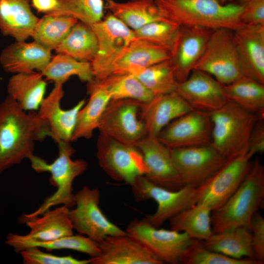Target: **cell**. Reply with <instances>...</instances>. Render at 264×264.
Segmentation results:
<instances>
[{"label": "cell", "instance_id": "obj_44", "mask_svg": "<svg viewBox=\"0 0 264 264\" xmlns=\"http://www.w3.org/2000/svg\"><path fill=\"white\" fill-rule=\"evenodd\" d=\"M243 24L264 25V0H242Z\"/></svg>", "mask_w": 264, "mask_h": 264}, {"label": "cell", "instance_id": "obj_16", "mask_svg": "<svg viewBox=\"0 0 264 264\" xmlns=\"http://www.w3.org/2000/svg\"><path fill=\"white\" fill-rule=\"evenodd\" d=\"M247 154L227 159L222 167L202 186L198 202L208 205L212 211L222 205L239 188L250 166Z\"/></svg>", "mask_w": 264, "mask_h": 264}, {"label": "cell", "instance_id": "obj_32", "mask_svg": "<svg viewBox=\"0 0 264 264\" xmlns=\"http://www.w3.org/2000/svg\"><path fill=\"white\" fill-rule=\"evenodd\" d=\"M211 212L208 205L198 202L171 218V229L185 232L192 239L205 241L213 233Z\"/></svg>", "mask_w": 264, "mask_h": 264}, {"label": "cell", "instance_id": "obj_29", "mask_svg": "<svg viewBox=\"0 0 264 264\" xmlns=\"http://www.w3.org/2000/svg\"><path fill=\"white\" fill-rule=\"evenodd\" d=\"M105 8L133 31L154 21L166 19L154 0H106Z\"/></svg>", "mask_w": 264, "mask_h": 264}, {"label": "cell", "instance_id": "obj_27", "mask_svg": "<svg viewBox=\"0 0 264 264\" xmlns=\"http://www.w3.org/2000/svg\"><path fill=\"white\" fill-rule=\"evenodd\" d=\"M46 85L41 72L14 74L8 82V95L23 110L36 111L44 98Z\"/></svg>", "mask_w": 264, "mask_h": 264}, {"label": "cell", "instance_id": "obj_2", "mask_svg": "<svg viewBox=\"0 0 264 264\" xmlns=\"http://www.w3.org/2000/svg\"><path fill=\"white\" fill-rule=\"evenodd\" d=\"M162 16L182 26L235 30L243 23L242 6L220 0H154Z\"/></svg>", "mask_w": 264, "mask_h": 264}, {"label": "cell", "instance_id": "obj_39", "mask_svg": "<svg viewBox=\"0 0 264 264\" xmlns=\"http://www.w3.org/2000/svg\"><path fill=\"white\" fill-rule=\"evenodd\" d=\"M181 26L167 19L154 21L134 30L135 37L162 47L171 55L176 46Z\"/></svg>", "mask_w": 264, "mask_h": 264}, {"label": "cell", "instance_id": "obj_36", "mask_svg": "<svg viewBox=\"0 0 264 264\" xmlns=\"http://www.w3.org/2000/svg\"><path fill=\"white\" fill-rule=\"evenodd\" d=\"M78 22L70 16L45 14L39 18L31 37L47 48L55 50Z\"/></svg>", "mask_w": 264, "mask_h": 264}, {"label": "cell", "instance_id": "obj_10", "mask_svg": "<svg viewBox=\"0 0 264 264\" xmlns=\"http://www.w3.org/2000/svg\"><path fill=\"white\" fill-rule=\"evenodd\" d=\"M126 232L163 264H180L194 240L185 232L154 227L145 218L132 220Z\"/></svg>", "mask_w": 264, "mask_h": 264}, {"label": "cell", "instance_id": "obj_48", "mask_svg": "<svg viewBox=\"0 0 264 264\" xmlns=\"http://www.w3.org/2000/svg\"><path fill=\"white\" fill-rule=\"evenodd\" d=\"M228 0H227V1H228Z\"/></svg>", "mask_w": 264, "mask_h": 264}, {"label": "cell", "instance_id": "obj_9", "mask_svg": "<svg viewBox=\"0 0 264 264\" xmlns=\"http://www.w3.org/2000/svg\"><path fill=\"white\" fill-rule=\"evenodd\" d=\"M100 166L112 179L131 185L147 172L142 155L137 147L100 133L97 142Z\"/></svg>", "mask_w": 264, "mask_h": 264}, {"label": "cell", "instance_id": "obj_8", "mask_svg": "<svg viewBox=\"0 0 264 264\" xmlns=\"http://www.w3.org/2000/svg\"><path fill=\"white\" fill-rule=\"evenodd\" d=\"M90 26L97 41V51L90 63L94 79L100 81L111 75L113 62L136 37L133 30L112 14Z\"/></svg>", "mask_w": 264, "mask_h": 264}, {"label": "cell", "instance_id": "obj_5", "mask_svg": "<svg viewBox=\"0 0 264 264\" xmlns=\"http://www.w3.org/2000/svg\"><path fill=\"white\" fill-rule=\"evenodd\" d=\"M247 111L228 100L210 112L212 124L211 145L227 159L247 154L250 135L260 115Z\"/></svg>", "mask_w": 264, "mask_h": 264}, {"label": "cell", "instance_id": "obj_40", "mask_svg": "<svg viewBox=\"0 0 264 264\" xmlns=\"http://www.w3.org/2000/svg\"><path fill=\"white\" fill-rule=\"evenodd\" d=\"M58 7L49 15L70 16L90 25L104 17L103 0H58Z\"/></svg>", "mask_w": 264, "mask_h": 264}, {"label": "cell", "instance_id": "obj_30", "mask_svg": "<svg viewBox=\"0 0 264 264\" xmlns=\"http://www.w3.org/2000/svg\"><path fill=\"white\" fill-rule=\"evenodd\" d=\"M203 244L208 249L233 258L256 259L252 246L250 230L247 226L212 233L203 241Z\"/></svg>", "mask_w": 264, "mask_h": 264}, {"label": "cell", "instance_id": "obj_23", "mask_svg": "<svg viewBox=\"0 0 264 264\" xmlns=\"http://www.w3.org/2000/svg\"><path fill=\"white\" fill-rule=\"evenodd\" d=\"M51 50L33 41H16L0 54V64L4 70L14 74L42 71L50 61Z\"/></svg>", "mask_w": 264, "mask_h": 264}, {"label": "cell", "instance_id": "obj_14", "mask_svg": "<svg viewBox=\"0 0 264 264\" xmlns=\"http://www.w3.org/2000/svg\"><path fill=\"white\" fill-rule=\"evenodd\" d=\"M212 124L210 113L193 110L167 125L159 140L170 149L211 144Z\"/></svg>", "mask_w": 264, "mask_h": 264}, {"label": "cell", "instance_id": "obj_25", "mask_svg": "<svg viewBox=\"0 0 264 264\" xmlns=\"http://www.w3.org/2000/svg\"><path fill=\"white\" fill-rule=\"evenodd\" d=\"M39 19L29 0H0V31L4 36L25 41L31 37Z\"/></svg>", "mask_w": 264, "mask_h": 264}, {"label": "cell", "instance_id": "obj_34", "mask_svg": "<svg viewBox=\"0 0 264 264\" xmlns=\"http://www.w3.org/2000/svg\"><path fill=\"white\" fill-rule=\"evenodd\" d=\"M223 86L228 100L253 113L264 114V84L242 76L231 84Z\"/></svg>", "mask_w": 264, "mask_h": 264}, {"label": "cell", "instance_id": "obj_21", "mask_svg": "<svg viewBox=\"0 0 264 264\" xmlns=\"http://www.w3.org/2000/svg\"><path fill=\"white\" fill-rule=\"evenodd\" d=\"M214 30L199 26H182L170 60L178 83L185 80L202 55Z\"/></svg>", "mask_w": 264, "mask_h": 264}, {"label": "cell", "instance_id": "obj_20", "mask_svg": "<svg viewBox=\"0 0 264 264\" xmlns=\"http://www.w3.org/2000/svg\"><path fill=\"white\" fill-rule=\"evenodd\" d=\"M233 34L243 76L264 84V25L243 24Z\"/></svg>", "mask_w": 264, "mask_h": 264}, {"label": "cell", "instance_id": "obj_26", "mask_svg": "<svg viewBox=\"0 0 264 264\" xmlns=\"http://www.w3.org/2000/svg\"><path fill=\"white\" fill-rule=\"evenodd\" d=\"M69 211V208L65 205L47 210L25 223L30 232L21 235V237L26 240L45 242L73 234Z\"/></svg>", "mask_w": 264, "mask_h": 264}, {"label": "cell", "instance_id": "obj_49", "mask_svg": "<svg viewBox=\"0 0 264 264\" xmlns=\"http://www.w3.org/2000/svg\"><path fill=\"white\" fill-rule=\"evenodd\" d=\"M227 0H225V1H227Z\"/></svg>", "mask_w": 264, "mask_h": 264}, {"label": "cell", "instance_id": "obj_47", "mask_svg": "<svg viewBox=\"0 0 264 264\" xmlns=\"http://www.w3.org/2000/svg\"><path fill=\"white\" fill-rule=\"evenodd\" d=\"M220 1H223V0H220Z\"/></svg>", "mask_w": 264, "mask_h": 264}, {"label": "cell", "instance_id": "obj_15", "mask_svg": "<svg viewBox=\"0 0 264 264\" xmlns=\"http://www.w3.org/2000/svg\"><path fill=\"white\" fill-rule=\"evenodd\" d=\"M135 146L142 155L147 169L145 176L149 180L172 191L184 186L174 163L170 149L157 136L146 135Z\"/></svg>", "mask_w": 264, "mask_h": 264}, {"label": "cell", "instance_id": "obj_18", "mask_svg": "<svg viewBox=\"0 0 264 264\" xmlns=\"http://www.w3.org/2000/svg\"><path fill=\"white\" fill-rule=\"evenodd\" d=\"M99 255L90 264H163L136 240L128 234L109 236L98 242Z\"/></svg>", "mask_w": 264, "mask_h": 264}, {"label": "cell", "instance_id": "obj_28", "mask_svg": "<svg viewBox=\"0 0 264 264\" xmlns=\"http://www.w3.org/2000/svg\"><path fill=\"white\" fill-rule=\"evenodd\" d=\"M90 97L88 103L79 110L71 141L79 138H90L98 128L101 117L111 100L110 94L93 79L88 83Z\"/></svg>", "mask_w": 264, "mask_h": 264}, {"label": "cell", "instance_id": "obj_7", "mask_svg": "<svg viewBox=\"0 0 264 264\" xmlns=\"http://www.w3.org/2000/svg\"><path fill=\"white\" fill-rule=\"evenodd\" d=\"M194 69L208 73L223 85L231 84L244 76L233 31L226 28L214 30Z\"/></svg>", "mask_w": 264, "mask_h": 264}, {"label": "cell", "instance_id": "obj_31", "mask_svg": "<svg viewBox=\"0 0 264 264\" xmlns=\"http://www.w3.org/2000/svg\"><path fill=\"white\" fill-rule=\"evenodd\" d=\"M5 242L17 253L29 247H37L48 250H74L87 254L90 258L96 257L99 253L98 243L82 235L72 234L49 242H39L26 240L21 235L10 233L6 236Z\"/></svg>", "mask_w": 264, "mask_h": 264}, {"label": "cell", "instance_id": "obj_17", "mask_svg": "<svg viewBox=\"0 0 264 264\" xmlns=\"http://www.w3.org/2000/svg\"><path fill=\"white\" fill-rule=\"evenodd\" d=\"M175 91L194 110L212 112L228 101L223 86L210 75L193 70L187 78L177 83Z\"/></svg>", "mask_w": 264, "mask_h": 264}, {"label": "cell", "instance_id": "obj_11", "mask_svg": "<svg viewBox=\"0 0 264 264\" xmlns=\"http://www.w3.org/2000/svg\"><path fill=\"white\" fill-rule=\"evenodd\" d=\"M100 198L98 188L85 186L75 194L76 207L69 211L73 229L97 243L109 236L127 234L104 214L99 206Z\"/></svg>", "mask_w": 264, "mask_h": 264}, {"label": "cell", "instance_id": "obj_33", "mask_svg": "<svg viewBox=\"0 0 264 264\" xmlns=\"http://www.w3.org/2000/svg\"><path fill=\"white\" fill-rule=\"evenodd\" d=\"M55 50L57 54L91 62L97 51V39L90 25L79 21Z\"/></svg>", "mask_w": 264, "mask_h": 264}, {"label": "cell", "instance_id": "obj_46", "mask_svg": "<svg viewBox=\"0 0 264 264\" xmlns=\"http://www.w3.org/2000/svg\"><path fill=\"white\" fill-rule=\"evenodd\" d=\"M32 6L39 13L49 14L58 7V0H31Z\"/></svg>", "mask_w": 264, "mask_h": 264}, {"label": "cell", "instance_id": "obj_37", "mask_svg": "<svg viewBox=\"0 0 264 264\" xmlns=\"http://www.w3.org/2000/svg\"><path fill=\"white\" fill-rule=\"evenodd\" d=\"M95 81L108 92L111 100L130 99L147 103L154 97L132 74H113L103 80Z\"/></svg>", "mask_w": 264, "mask_h": 264}, {"label": "cell", "instance_id": "obj_12", "mask_svg": "<svg viewBox=\"0 0 264 264\" xmlns=\"http://www.w3.org/2000/svg\"><path fill=\"white\" fill-rule=\"evenodd\" d=\"M143 103L130 99L110 100L99 123L100 133L135 146L146 135L141 118Z\"/></svg>", "mask_w": 264, "mask_h": 264}, {"label": "cell", "instance_id": "obj_6", "mask_svg": "<svg viewBox=\"0 0 264 264\" xmlns=\"http://www.w3.org/2000/svg\"><path fill=\"white\" fill-rule=\"evenodd\" d=\"M130 186L136 201L152 199L157 203L155 212L145 218L156 228L198 203L202 190V186L196 187L188 185L176 191L168 190L154 184L145 176L138 177Z\"/></svg>", "mask_w": 264, "mask_h": 264}, {"label": "cell", "instance_id": "obj_22", "mask_svg": "<svg viewBox=\"0 0 264 264\" xmlns=\"http://www.w3.org/2000/svg\"><path fill=\"white\" fill-rule=\"evenodd\" d=\"M193 110L176 91L154 96L141 107V118L146 135L157 137L170 123Z\"/></svg>", "mask_w": 264, "mask_h": 264}, {"label": "cell", "instance_id": "obj_41", "mask_svg": "<svg viewBox=\"0 0 264 264\" xmlns=\"http://www.w3.org/2000/svg\"><path fill=\"white\" fill-rule=\"evenodd\" d=\"M180 264H262L257 259L233 258L206 248L203 241L194 239L183 255Z\"/></svg>", "mask_w": 264, "mask_h": 264}, {"label": "cell", "instance_id": "obj_19", "mask_svg": "<svg viewBox=\"0 0 264 264\" xmlns=\"http://www.w3.org/2000/svg\"><path fill=\"white\" fill-rule=\"evenodd\" d=\"M64 95L63 85L55 84L49 94L43 99L37 111L47 123L50 137L57 143L60 141H71L78 112L86 104L85 100L82 99L71 109L64 110L61 106Z\"/></svg>", "mask_w": 264, "mask_h": 264}, {"label": "cell", "instance_id": "obj_13", "mask_svg": "<svg viewBox=\"0 0 264 264\" xmlns=\"http://www.w3.org/2000/svg\"><path fill=\"white\" fill-rule=\"evenodd\" d=\"M170 150L184 185L196 187L203 185L227 160L211 144Z\"/></svg>", "mask_w": 264, "mask_h": 264}, {"label": "cell", "instance_id": "obj_24", "mask_svg": "<svg viewBox=\"0 0 264 264\" xmlns=\"http://www.w3.org/2000/svg\"><path fill=\"white\" fill-rule=\"evenodd\" d=\"M170 58V53L165 48L135 38L113 62L110 75H134L147 67Z\"/></svg>", "mask_w": 264, "mask_h": 264}, {"label": "cell", "instance_id": "obj_3", "mask_svg": "<svg viewBox=\"0 0 264 264\" xmlns=\"http://www.w3.org/2000/svg\"><path fill=\"white\" fill-rule=\"evenodd\" d=\"M57 144L58 156L52 163H48L34 154L28 158L31 167L35 171L50 174L49 182L56 187L57 190L52 195L46 198L36 210L22 215L19 219L20 223H25L41 216L51 207L62 204L70 208L75 206L73 183L77 176L86 171L88 165L83 159H72L71 157L75 150L70 142L60 141Z\"/></svg>", "mask_w": 264, "mask_h": 264}, {"label": "cell", "instance_id": "obj_42", "mask_svg": "<svg viewBox=\"0 0 264 264\" xmlns=\"http://www.w3.org/2000/svg\"><path fill=\"white\" fill-rule=\"evenodd\" d=\"M24 264H88V260H79L72 256H59L41 251L39 247L26 248L20 253Z\"/></svg>", "mask_w": 264, "mask_h": 264}, {"label": "cell", "instance_id": "obj_38", "mask_svg": "<svg viewBox=\"0 0 264 264\" xmlns=\"http://www.w3.org/2000/svg\"><path fill=\"white\" fill-rule=\"evenodd\" d=\"M133 75L154 96L175 91L178 83L170 59L147 67Z\"/></svg>", "mask_w": 264, "mask_h": 264}, {"label": "cell", "instance_id": "obj_45", "mask_svg": "<svg viewBox=\"0 0 264 264\" xmlns=\"http://www.w3.org/2000/svg\"><path fill=\"white\" fill-rule=\"evenodd\" d=\"M264 152V114L260 115L252 131L249 143L248 156L252 158Z\"/></svg>", "mask_w": 264, "mask_h": 264}, {"label": "cell", "instance_id": "obj_43", "mask_svg": "<svg viewBox=\"0 0 264 264\" xmlns=\"http://www.w3.org/2000/svg\"><path fill=\"white\" fill-rule=\"evenodd\" d=\"M253 250L256 259L264 262V219L257 211L252 216L249 225Z\"/></svg>", "mask_w": 264, "mask_h": 264}, {"label": "cell", "instance_id": "obj_1", "mask_svg": "<svg viewBox=\"0 0 264 264\" xmlns=\"http://www.w3.org/2000/svg\"><path fill=\"white\" fill-rule=\"evenodd\" d=\"M50 137L47 123L28 113L11 97L0 103V174L33 154L35 143Z\"/></svg>", "mask_w": 264, "mask_h": 264}, {"label": "cell", "instance_id": "obj_4", "mask_svg": "<svg viewBox=\"0 0 264 264\" xmlns=\"http://www.w3.org/2000/svg\"><path fill=\"white\" fill-rule=\"evenodd\" d=\"M264 167L260 159L251 160L242 182L227 200L211 212L213 233L240 226L249 228L251 218L263 204Z\"/></svg>", "mask_w": 264, "mask_h": 264}, {"label": "cell", "instance_id": "obj_35", "mask_svg": "<svg viewBox=\"0 0 264 264\" xmlns=\"http://www.w3.org/2000/svg\"><path fill=\"white\" fill-rule=\"evenodd\" d=\"M46 80L64 84L72 76L87 83L94 79L90 62L79 61L67 55L57 54L40 72Z\"/></svg>", "mask_w": 264, "mask_h": 264}]
</instances>
